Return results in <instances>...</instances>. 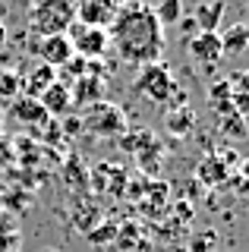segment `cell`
I'll return each instance as SVG.
<instances>
[{"instance_id":"1","label":"cell","mask_w":249,"mask_h":252,"mask_svg":"<svg viewBox=\"0 0 249 252\" xmlns=\"http://www.w3.org/2000/svg\"><path fill=\"white\" fill-rule=\"evenodd\" d=\"M107 38L117 47L120 60L133 63V66L158 63L167 47L164 26L155 16V6L142 3V0H126V6L114 16L111 29H107Z\"/></svg>"},{"instance_id":"2","label":"cell","mask_w":249,"mask_h":252,"mask_svg":"<svg viewBox=\"0 0 249 252\" xmlns=\"http://www.w3.org/2000/svg\"><path fill=\"white\" fill-rule=\"evenodd\" d=\"M136 89H139V94H145L149 101H155V104H164L167 110L186 107V92H183V85L174 79V73H170V66L164 60L142 66Z\"/></svg>"},{"instance_id":"3","label":"cell","mask_w":249,"mask_h":252,"mask_svg":"<svg viewBox=\"0 0 249 252\" xmlns=\"http://www.w3.org/2000/svg\"><path fill=\"white\" fill-rule=\"evenodd\" d=\"M76 22V0H35L29 6V32L35 38L66 35Z\"/></svg>"},{"instance_id":"4","label":"cell","mask_w":249,"mask_h":252,"mask_svg":"<svg viewBox=\"0 0 249 252\" xmlns=\"http://www.w3.org/2000/svg\"><path fill=\"white\" fill-rule=\"evenodd\" d=\"M82 129L95 132L101 139H111V136H123L126 132V114L123 107L111 104V101H98V104H89L82 110Z\"/></svg>"},{"instance_id":"5","label":"cell","mask_w":249,"mask_h":252,"mask_svg":"<svg viewBox=\"0 0 249 252\" xmlns=\"http://www.w3.org/2000/svg\"><path fill=\"white\" fill-rule=\"evenodd\" d=\"M66 38H69L73 51L79 54L82 60L101 57V54L107 51V44H111V38H107L104 29H89V26H82V22H73V26L66 29Z\"/></svg>"},{"instance_id":"6","label":"cell","mask_w":249,"mask_h":252,"mask_svg":"<svg viewBox=\"0 0 249 252\" xmlns=\"http://www.w3.org/2000/svg\"><path fill=\"white\" fill-rule=\"evenodd\" d=\"M35 54H38V60H41L44 66H51V69L66 66V63L76 57V51H73V44H69L66 35L38 38V41H35Z\"/></svg>"},{"instance_id":"7","label":"cell","mask_w":249,"mask_h":252,"mask_svg":"<svg viewBox=\"0 0 249 252\" xmlns=\"http://www.w3.org/2000/svg\"><path fill=\"white\" fill-rule=\"evenodd\" d=\"M186 51H189V57L196 60V63H202V66H208V69H215L218 63L224 60L218 32H199V35L186 38Z\"/></svg>"},{"instance_id":"8","label":"cell","mask_w":249,"mask_h":252,"mask_svg":"<svg viewBox=\"0 0 249 252\" xmlns=\"http://www.w3.org/2000/svg\"><path fill=\"white\" fill-rule=\"evenodd\" d=\"M69 94H73V104H98V101H104V79L89 66V73L69 85Z\"/></svg>"},{"instance_id":"9","label":"cell","mask_w":249,"mask_h":252,"mask_svg":"<svg viewBox=\"0 0 249 252\" xmlns=\"http://www.w3.org/2000/svg\"><path fill=\"white\" fill-rule=\"evenodd\" d=\"M10 117L16 123H22V126H32V129H41V126L51 120V117L44 114L41 101H38V98H26V94H19V98L10 104Z\"/></svg>"},{"instance_id":"10","label":"cell","mask_w":249,"mask_h":252,"mask_svg":"<svg viewBox=\"0 0 249 252\" xmlns=\"http://www.w3.org/2000/svg\"><path fill=\"white\" fill-rule=\"evenodd\" d=\"M38 101H41V107H44V114H48V117H66L69 110H73V94H69V85H63L60 79Z\"/></svg>"},{"instance_id":"11","label":"cell","mask_w":249,"mask_h":252,"mask_svg":"<svg viewBox=\"0 0 249 252\" xmlns=\"http://www.w3.org/2000/svg\"><path fill=\"white\" fill-rule=\"evenodd\" d=\"M196 180H199V183H205V186H221V183H227V180H230V167L212 152V155H205L196 164Z\"/></svg>"},{"instance_id":"12","label":"cell","mask_w":249,"mask_h":252,"mask_svg":"<svg viewBox=\"0 0 249 252\" xmlns=\"http://www.w3.org/2000/svg\"><path fill=\"white\" fill-rule=\"evenodd\" d=\"M218 41H221L224 57H233V54H246L249 51V26L246 22H233V26L218 32Z\"/></svg>"},{"instance_id":"13","label":"cell","mask_w":249,"mask_h":252,"mask_svg":"<svg viewBox=\"0 0 249 252\" xmlns=\"http://www.w3.org/2000/svg\"><path fill=\"white\" fill-rule=\"evenodd\" d=\"M54 82H57V69H51V66H44V63H38L32 73L22 79V94H26V98H41V94L48 92Z\"/></svg>"},{"instance_id":"14","label":"cell","mask_w":249,"mask_h":252,"mask_svg":"<svg viewBox=\"0 0 249 252\" xmlns=\"http://www.w3.org/2000/svg\"><path fill=\"white\" fill-rule=\"evenodd\" d=\"M224 10H227L224 0H202L196 6V13H192L199 32H218V26H221V19H224Z\"/></svg>"},{"instance_id":"15","label":"cell","mask_w":249,"mask_h":252,"mask_svg":"<svg viewBox=\"0 0 249 252\" xmlns=\"http://www.w3.org/2000/svg\"><path fill=\"white\" fill-rule=\"evenodd\" d=\"M192 126H196V110H192L189 104L186 107H174V110H164V129L170 132V136H189Z\"/></svg>"},{"instance_id":"16","label":"cell","mask_w":249,"mask_h":252,"mask_svg":"<svg viewBox=\"0 0 249 252\" xmlns=\"http://www.w3.org/2000/svg\"><path fill=\"white\" fill-rule=\"evenodd\" d=\"M22 94V76L10 66H0V107H10Z\"/></svg>"},{"instance_id":"17","label":"cell","mask_w":249,"mask_h":252,"mask_svg":"<svg viewBox=\"0 0 249 252\" xmlns=\"http://www.w3.org/2000/svg\"><path fill=\"white\" fill-rule=\"evenodd\" d=\"M218 132H221V136H227V139H246V136H249L246 117H240V114L218 117Z\"/></svg>"},{"instance_id":"18","label":"cell","mask_w":249,"mask_h":252,"mask_svg":"<svg viewBox=\"0 0 249 252\" xmlns=\"http://www.w3.org/2000/svg\"><path fill=\"white\" fill-rule=\"evenodd\" d=\"M155 16H158L161 26H177L183 19V0H161L155 6Z\"/></svg>"},{"instance_id":"19","label":"cell","mask_w":249,"mask_h":252,"mask_svg":"<svg viewBox=\"0 0 249 252\" xmlns=\"http://www.w3.org/2000/svg\"><path fill=\"white\" fill-rule=\"evenodd\" d=\"M237 92V85H233L230 76H221L212 82V89H208V104H215V101H230V94Z\"/></svg>"},{"instance_id":"20","label":"cell","mask_w":249,"mask_h":252,"mask_svg":"<svg viewBox=\"0 0 249 252\" xmlns=\"http://www.w3.org/2000/svg\"><path fill=\"white\" fill-rule=\"evenodd\" d=\"M230 104H233V110H237L240 117H249V94L233 92V94H230Z\"/></svg>"},{"instance_id":"21","label":"cell","mask_w":249,"mask_h":252,"mask_svg":"<svg viewBox=\"0 0 249 252\" xmlns=\"http://www.w3.org/2000/svg\"><path fill=\"white\" fill-rule=\"evenodd\" d=\"M104 230H98V233H89V240L92 243H107V240H117V227L114 224H101Z\"/></svg>"},{"instance_id":"22","label":"cell","mask_w":249,"mask_h":252,"mask_svg":"<svg viewBox=\"0 0 249 252\" xmlns=\"http://www.w3.org/2000/svg\"><path fill=\"white\" fill-rule=\"evenodd\" d=\"M230 79H233V85H237V92L249 94V69H240V73H230Z\"/></svg>"},{"instance_id":"23","label":"cell","mask_w":249,"mask_h":252,"mask_svg":"<svg viewBox=\"0 0 249 252\" xmlns=\"http://www.w3.org/2000/svg\"><path fill=\"white\" fill-rule=\"evenodd\" d=\"M180 29H183V38L199 35V26H196V19H192V16H183V19H180Z\"/></svg>"},{"instance_id":"24","label":"cell","mask_w":249,"mask_h":252,"mask_svg":"<svg viewBox=\"0 0 249 252\" xmlns=\"http://www.w3.org/2000/svg\"><path fill=\"white\" fill-rule=\"evenodd\" d=\"M63 132H66V136L82 132V120H79V117H66V120H63Z\"/></svg>"},{"instance_id":"25","label":"cell","mask_w":249,"mask_h":252,"mask_svg":"<svg viewBox=\"0 0 249 252\" xmlns=\"http://www.w3.org/2000/svg\"><path fill=\"white\" fill-rule=\"evenodd\" d=\"M218 158H221L224 164H227V167L233 170V164H240V158H237V152H233V148H221V152H215Z\"/></svg>"},{"instance_id":"26","label":"cell","mask_w":249,"mask_h":252,"mask_svg":"<svg viewBox=\"0 0 249 252\" xmlns=\"http://www.w3.org/2000/svg\"><path fill=\"white\" fill-rule=\"evenodd\" d=\"M10 161H13V145H10V142H3V139H0V167H6Z\"/></svg>"},{"instance_id":"27","label":"cell","mask_w":249,"mask_h":252,"mask_svg":"<svg viewBox=\"0 0 249 252\" xmlns=\"http://www.w3.org/2000/svg\"><path fill=\"white\" fill-rule=\"evenodd\" d=\"M98 3H101V6H107L111 13H120L123 6H126V0H98Z\"/></svg>"},{"instance_id":"28","label":"cell","mask_w":249,"mask_h":252,"mask_svg":"<svg viewBox=\"0 0 249 252\" xmlns=\"http://www.w3.org/2000/svg\"><path fill=\"white\" fill-rule=\"evenodd\" d=\"M240 177L249 183V158H246V161H240Z\"/></svg>"},{"instance_id":"29","label":"cell","mask_w":249,"mask_h":252,"mask_svg":"<svg viewBox=\"0 0 249 252\" xmlns=\"http://www.w3.org/2000/svg\"><path fill=\"white\" fill-rule=\"evenodd\" d=\"M6 47V26H3V19H0V51Z\"/></svg>"},{"instance_id":"30","label":"cell","mask_w":249,"mask_h":252,"mask_svg":"<svg viewBox=\"0 0 249 252\" xmlns=\"http://www.w3.org/2000/svg\"><path fill=\"white\" fill-rule=\"evenodd\" d=\"M3 120H6V114H3V107H0V132H3Z\"/></svg>"},{"instance_id":"31","label":"cell","mask_w":249,"mask_h":252,"mask_svg":"<svg viewBox=\"0 0 249 252\" xmlns=\"http://www.w3.org/2000/svg\"><path fill=\"white\" fill-rule=\"evenodd\" d=\"M26 3H29V6H32V3H35V0H26Z\"/></svg>"}]
</instances>
